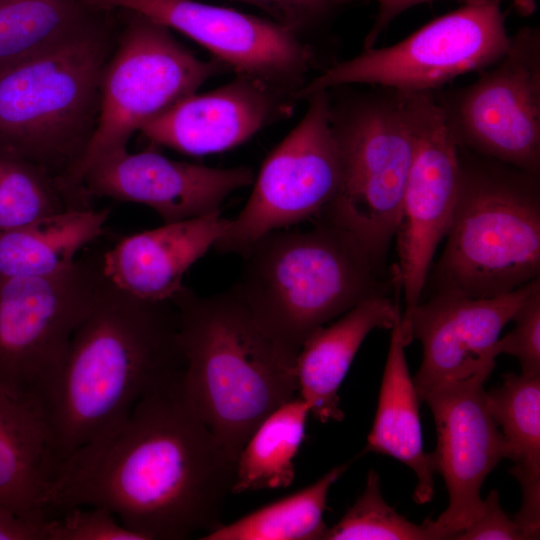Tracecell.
<instances>
[{
	"mask_svg": "<svg viewBox=\"0 0 540 540\" xmlns=\"http://www.w3.org/2000/svg\"><path fill=\"white\" fill-rule=\"evenodd\" d=\"M180 380L147 394L60 463L44 501L47 518L74 506H102L143 540L188 539L221 525L235 463L186 400Z\"/></svg>",
	"mask_w": 540,
	"mask_h": 540,
	"instance_id": "cell-1",
	"label": "cell"
},
{
	"mask_svg": "<svg viewBox=\"0 0 540 540\" xmlns=\"http://www.w3.org/2000/svg\"><path fill=\"white\" fill-rule=\"evenodd\" d=\"M183 367L171 301L137 298L105 277L42 394L60 463Z\"/></svg>",
	"mask_w": 540,
	"mask_h": 540,
	"instance_id": "cell-2",
	"label": "cell"
},
{
	"mask_svg": "<svg viewBox=\"0 0 540 540\" xmlns=\"http://www.w3.org/2000/svg\"><path fill=\"white\" fill-rule=\"evenodd\" d=\"M171 303L184 358V396L236 464L259 423L298 395L296 358L230 288L201 296L184 286Z\"/></svg>",
	"mask_w": 540,
	"mask_h": 540,
	"instance_id": "cell-3",
	"label": "cell"
},
{
	"mask_svg": "<svg viewBox=\"0 0 540 540\" xmlns=\"http://www.w3.org/2000/svg\"><path fill=\"white\" fill-rule=\"evenodd\" d=\"M269 232L246 252L230 290L259 326L296 358L306 339L358 303L398 288L347 231L314 220Z\"/></svg>",
	"mask_w": 540,
	"mask_h": 540,
	"instance_id": "cell-4",
	"label": "cell"
},
{
	"mask_svg": "<svg viewBox=\"0 0 540 540\" xmlns=\"http://www.w3.org/2000/svg\"><path fill=\"white\" fill-rule=\"evenodd\" d=\"M104 11L68 39L0 69V146L66 186L96 129L105 66L116 44Z\"/></svg>",
	"mask_w": 540,
	"mask_h": 540,
	"instance_id": "cell-5",
	"label": "cell"
},
{
	"mask_svg": "<svg viewBox=\"0 0 540 540\" xmlns=\"http://www.w3.org/2000/svg\"><path fill=\"white\" fill-rule=\"evenodd\" d=\"M458 151V195L434 293L494 297L540 278V174Z\"/></svg>",
	"mask_w": 540,
	"mask_h": 540,
	"instance_id": "cell-6",
	"label": "cell"
},
{
	"mask_svg": "<svg viewBox=\"0 0 540 540\" xmlns=\"http://www.w3.org/2000/svg\"><path fill=\"white\" fill-rule=\"evenodd\" d=\"M330 121L341 179L315 220L347 231L386 273L414 153L409 91L377 86L337 102L330 97Z\"/></svg>",
	"mask_w": 540,
	"mask_h": 540,
	"instance_id": "cell-7",
	"label": "cell"
},
{
	"mask_svg": "<svg viewBox=\"0 0 540 540\" xmlns=\"http://www.w3.org/2000/svg\"><path fill=\"white\" fill-rule=\"evenodd\" d=\"M124 12L128 15L126 25L102 75L96 129L66 181L76 191L81 190L87 170L127 150L130 137L144 123L227 68L216 59L197 58L167 27L140 14Z\"/></svg>",
	"mask_w": 540,
	"mask_h": 540,
	"instance_id": "cell-8",
	"label": "cell"
},
{
	"mask_svg": "<svg viewBox=\"0 0 540 540\" xmlns=\"http://www.w3.org/2000/svg\"><path fill=\"white\" fill-rule=\"evenodd\" d=\"M501 2L464 4L392 46L366 48L304 84L295 99L348 84L433 91L462 74L480 72L498 62L510 46Z\"/></svg>",
	"mask_w": 540,
	"mask_h": 540,
	"instance_id": "cell-9",
	"label": "cell"
},
{
	"mask_svg": "<svg viewBox=\"0 0 540 540\" xmlns=\"http://www.w3.org/2000/svg\"><path fill=\"white\" fill-rule=\"evenodd\" d=\"M430 93L459 147L540 174L539 29H519L473 83Z\"/></svg>",
	"mask_w": 540,
	"mask_h": 540,
	"instance_id": "cell-10",
	"label": "cell"
},
{
	"mask_svg": "<svg viewBox=\"0 0 540 540\" xmlns=\"http://www.w3.org/2000/svg\"><path fill=\"white\" fill-rule=\"evenodd\" d=\"M307 99L304 117L265 159L244 208L214 244L217 251L243 256L265 234L315 220L336 195L341 168L329 90Z\"/></svg>",
	"mask_w": 540,
	"mask_h": 540,
	"instance_id": "cell-11",
	"label": "cell"
},
{
	"mask_svg": "<svg viewBox=\"0 0 540 540\" xmlns=\"http://www.w3.org/2000/svg\"><path fill=\"white\" fill-rule=\"evenodd\" d=\"M104 280L102 258L47 276L0 278V375L42 397Z\"/></svg>",
	"mask_w": 540,
	"mask_h": 540,
	"instance_id": "cell-12",
	"label": "cell"
},
{
	"mask_svg": "<svg viewBox=\"0 0 540 540\" xmlns=\"http://www.w3.org/2000/svg\"><path fill=\"white\" fill-rule=\"evenodd\" d=\"M409 104L414 153L395 235L394 266L404 296L400 331L405 346L411 315L422 300L434 254L452 221L460 178L458 145L430 91H410Z\"/></svg>",
	"mask_w": 540,
	"mask_h": 540,
	"instance_id": "cell-13",
	"label": "cell"
},
{
	"mask_svg": "<svg viewBox=\"0 0 540 540\" xmlns=\"http://www.w3.org/2000/svg\"><path fill=\"white\" fill-rule=\"evenodd\" d=\"M105 11L140 14L191 38L238 76L295 96L314 56L296 32L275 22L196 0H81Z\"/></svg>",
	"mask_w": 540,
	"mask_h": 540,
	"instance_id": "cell-14",
	"label": "cell"
},
{
	"mask_svg": "<svg viewBox=\"0 0 540 540\" xmlns=\"http://www.w3.org/2000/svg\"><path fill=\"white\" fill-rule=\"evenodd\" d=\"M537 290L540 278L494 297L440 292L421 300L408 327L409 344L419 340L423 349L412 377L419 401L440 388L484 384L495 368L494 346L503 328Z\"/></svg>",
	"mask_w": 540,
	"mask_h": 540,
	"instance_id": "cell-15",
	"label": "cell"
},
{
	"mask_svg": "<svg viewBox=\"0 0 540 540\" xmlns=\"http://www.w3.org/2000/svg\"><path fill=\"white\" fill-rule=\"evenodd\" d=\"M433 414L437 447L435 471L445 481L449 502L432 524L452 539L483 511L481 487L504 458L503 439L488 409L483 383L440 388L424 400Z\"/></svg>",
	"mask_w": 540,
	"mask_h": 540,
	"instance_id": "cell-16",
	"label": "cell"
},
{
	"mask_svg": "<svg viewBox=\"0 0 540 540\" xmlns=\"http://www.w3.org/2000/svg\"><path fill=\"white\" fill-rule=\"evenodd\" d=\"M250 168H213L171 160L154 151L128 150L106 157L84 174L88 196L143 204L173 223L220 211L233 191L251 185Z\"/></svg>",
	"mask_w": 540,
	"mask_h": 540,
	"instance_id": "cell-17",
	"label": "cell"
},
{
	"mask_svg": "<svg viewBox=\"0 0 540 540\" xmlns=\"http://www.w3.org/2000/svg\"><path fill=\"white\" fill-rule=\"evenodd\" d=\"M294 95L259 79L238 76L204 94H191L144 123L150 141L189 155L234 148L286 116Z\"/></svg>",
	"mask_w": 540,
	"mask_h": 540,
	"instance_id": "cell-18",
	"label": "cell"
},
{
	"mask_svg": "<svg viewBox=\"0 0 540 540\" xmlns=\"http://www.w3.org/2000/svg\"><path fill=\"white\" fill-rule=\"evenodd\" d=\"M219 212L122 238L102 256L105 277L118 289L150 301H171L187 270L214 246L229 219Z\"/></svg>",
	"mask_w": 540,
	"mask_h": 540,
	"instance_id": "cell-19",
	"label": "cell"
},
{
	"mask_svg": "<svg viewBox=\"0 0 540 540\" xmlns=\"http://www.w3.org/2000/svg\"><path fill=\"white\" fill-rule=\"evenodd\" d=\"M59 465L41 395L0 375V504L46 520L44 501Z\"/></svg>",
	"mask_w": 540,
	"mask_h": 540,
	"instance_id": "cell-20",
	"label": "cell"
},
{
	"mask_svg": "<svg viewBox=\"0 0 540 540\" xmlns=\"http://www.w3.org/2000/svg\"><path fill=\"white\" fill-rule=\"evenodd\" d=\"M402 312L390 295L366 299L329 326L314 331L295 360L298 396L307 402L322 423L341 421L339 388L367 335L374 329H390L401 322Z\"/></svg>",
	"mask_w": 540,
	"mask_h": 540,
	"instance_id": "cell-21",
	"label": "cell"
},
{
	"mask_svg": "<svg viewBox=\"0 0 540 540\" xmlns=\"http://www.w3.org/2000/svg\"><path fill=\"white\" fill-rule=\"evenodd\" d=\"M400 324L392 329L372 429L362 453L393 457L410 467L417 478L413 499L425 504L434 495V461L426 453L419 417V398L410 376Z\"/></svg>",
	"mask_w": 540,
	"mask_h": 540,
	"instance_id": "cell-22",
	"label": "cell"
},
{
	"mask_svg": "<svg viewBox=\"0 0 540 540\" xmlns=\"http://www.w3.org/2000/svg\"><path fill=\"white\" fill-rule=\"evenodd\" d=\"M490 414L503 439L504 458L514 462L522 504L514 520L533 539L540 531V375L507 373L486 392Z\"/></svg>",
	"mask_w": 540,
	"mask_h": 540,
	"instance_id": "cell-23",
	"label": "cell"
},
{
	"mask_svg": "<svg viewBox=\"0 0 540 540\" xmlns=\"http://www.w3.org/2000/svg\"><path fill=\"white\" fill-rule=\"evenodd\" d=\"M109 211L77 207L0 232V278L63 272L103 232Z\"/></svg>",
	"mask_w": 540,
	"mask_h": 540,
	"instance_id": "cell-24",
	"label": "cell"
},
{
	"mask_svg": "<svg viewBox=\"0 0 540 540\" xmlns=\"http://www.w3.org/2000/svg\"><path fill=\"white\" fill-rule=\"evenodd\" d=\"M309 414V405L297 395L259 423L236 460L232 494L281 489L292 483Z\"/></svg>",
	"mask_w": 540,
	"mask_h": 540,
	"instance_id": "cell-25",
	"label": "cell"
},
{
	"mask_svg": "<svg viewBox=\"0 0 540 540\" xmlns=\"http://www.w3.org/2000/svg\"><path fill=\"white\" fill-rule=\"evenodd\" d=\"M104 11L81 0H0V69L51 49Z\"/></svg>",
	"mask_w": 540,
	"mask_h": 540,
	"instance_id": "cell-26",
	"label": "cell"
},
{
	"mask_svg": "<svg viewBox=\"0 0 540 540\" xmlns=\"http://www.w3.org/2000/svg\"><path fill=\"white\" fill-rule=\"evenodd\" d=\"M349 463L332 468L313 484L259 508L227 525H219L201 540H323V520L331 486Z\"/></svg>",
	"mask_w": 540,
	"mask_h": 540,
	"instance_id": "cell-27",
	"label": "cell"
},
{
	"mask_svg": "<svg viewBox=\"0 0 540 540\" xmlns=\"http://www.w3.org/2000/svg\"><path fill=\"white\" fill-rule=\"evenodd\" d=\"M85 199L45 169L15 156H0V232L86 207Z\"/></svg>",
	"mask_w": 540,
	"mask_h": 540,
	"instance_id": "cell-28",
	"label": "cell"
},
{
	"mask_svg": "<svg viewBox=\"0 0 540 540\" xmlns=\"http://www.w3.org/2000/svg\"><path fill=\"white\" fill-rule=\"evenodd\" d=\"M443 540L432 520L422 525L396 512L381 494L380 477L367 474L364 491L343 517L327 528L323 540Z\"/></svg>",
	"mask_w": 540,
	"mask_h": 540,
	"instance_id": "cell-29",
	"label": "cell"
},
{
	"mask_svg": "<svg viewBox=\"0 0 540 540\" xmlns=\"http://www.w3.org/2000/svg\"><path fill=\"white\" fill-rule=\"evenodd\" d=\"M45 540H143L102 506H74L46 519Z\"/></svg>",
	"mask_w": 540,
	"mask_h": 540,
	"instance_id": "cell-30",
	"label": "cell"
},
{
	"mask_svg": "<svg viewBox=\"0 0 540 540\" xmlns=\"http://www.w3.org/2000/svg\"><path fill=\"white\" fill-rule=\"evenodd\" d=\"M513 330L496 341L494 352L512 355L521 373L540 375V290L534 292L516 311Z\"/></svg>",
	"mask_w": 540,
	"mask_h": 540,
	"instance_id": "cell-31",
	"label": "cell"
},
{
	"mask_svg": "<svg viewBox=\"0 0 540 540\" xmlns=\"http://www.w3.org/2000/svg\"><path fill=\"white\" fill-rule=\"evenodd\" d=\"M484 506L480 516L452 539L456 540H529L532 536L514 519L502 510L499 493L493 489L483 499Z\"/></svg>",
	"mask_w": 540,
	"mask_h": 540,
	"instance_id": "cell-32",
	"label": "cell"
},
{
	"mask_svg": "<svg viewBox=\"0 0 540 540\" xmlns=\"http://www.w3.org/2000/svg\"><path fill=\"white\" fill-rule=\"evenodd\" d=\"M255 5L275 18V22L296 32L334 8L354 0H239Z\"/></svg>",
	"mask_w": 540,
	"mask_h": 540,
	"instance_id": "cell-33",
	"label": "cell"
},
{
	"mask_svg": "<svg viewBox=\"0 0 540 540\" xmlns=\"http://www.w3.org/2000/svg\"><path fill=\"white\" fill-rule=\"evenodd\" d=\"M45 522L0 504V540H45Z\"/></svg>",
	"mask_w": 540,
	"mask_h": 540,
	"instance_id": "cell-34",
	"label": "cell"
},
{
	"mask_svg": "<svg viewBox=\"0 0 540 540\" xmlns=\"http://www.w3.org/2000/svg\"><path fill=\"white\" fill-rule=\"evenodd\" d=\"M378 1V13L375 19V23L372 26L370 32L367 34L364 41V48L374 47L375 42L379 38L380 34L394 20L399 14L411 8L415 5L430 2L433 0H377ZM460 3L470 4L477 3L483 0H457Z\"/></svg>",
	"mask_w": 540,
	"mask_h": 540,
	"instance_id": "cell-35",
	"label": "cell"
},
{
	"mask_svg": "<svg viewBox=\"0 0 540 540\" xmlns=\"http://www.w3.org/2000/svg\"><path fill=\"white\" fill-rule=\"evenodd\" d=\"M513 4L521 15L529 16L536 8V0H512Z\"/></svg>",
	"mask_w": 540,
	"mask_h": 540,
	"instance_id": "cell-36",
	"label": "cell"
}]
</instances>
